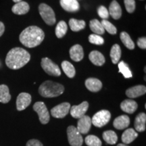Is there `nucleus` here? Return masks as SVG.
<instances>
[{
	"label": "nucleus",
	"instance_id": "e433bc0d",
	"mask_svg": "<svg viewBox=\"0 0 146 146\" xmlns=\"http://www.w3.org/2000/svg\"><path fill=\"white\" fill-rule=\"evenodd\" d=\"M98 13L100 17L102 18L103 20L108 19L110 15L108 10L107 8L104 6V5H101V6H100L99 8H98Z\"/></svg>",
	"mask_w": 146,
	"mask_h": 146
},
{
	"label": "nucleus",
	"instance_id": "0eeeda50",
	"mask_svg": "<svg viewBox=\"0 0 146 146\" xmlns=\"http://www.w3.org/2000/svg\"><path fill=\"white\" fill-rule=\"evenodd\" d=\"M41 65L45 72L49 75L59 76L61 74V71L59 68V66L54 62H53L50 58H43L41 60Z\"/></svg>",
	"mask_w": 146,
	"mask_h": 146
},
{
	"label": "nucleus",
	"instance_id": "1a4fd4ad",
	"mask_svg": "<svg viewBox=\"0 0 146 146\" xmlns=\"http://www.w3.org/2000/svg\"><path fill=\"white\" fill-rule=\"evenodd\" d=\"M70 109V104L68 102H64L53 108L51 110V114L53 117L56 118H64L68 114Z\"/></svg>",
	"mask_w": 146,
	"mask_h": 146
},
{
	"label": "nucleus",
	"instance_id": "5701e85b",
	"mask_svg": "<svg viewBox=\"0 0 146 146\" xmlns=\"http://www.w3.org/2000/svg\"><path fill=\"white\" fill-rule=\"evenodd\" d=\"M138 137V133L136 132L134 129H128L124 131L121 137L122 141L124 144H129L134 141Z\"/></svg>",
	"mask_w": 146,
	"mask_h": 146
},
{
	"label": "nucleus",
	"instance_id": "f3484780",
	"mask_svg": "<svg viewBox=\"0 0 146 146\" xmlns=\"http://www.w3.org/2000/svg\"><path fill=\"white\" fill-rule=\"evenodd\" d=\"M138 105L136 102L132 100H125L120 104V108L123 112L128 114H133L137 110Z\"/></svg>",
	"mask_w": 146,
	"mask_h": 146
},
{
	"label": "nucleus",
	"instance_id": "f8f14e48",
	"mask_svg": "<svg viewBox=\"0 0 146 146\" xmlns=\"http://www.w3.org/2000/svg\"><path fill=\"white\" fill-rule=\"evenodd\" d=\"M91 125V118L88 116L84 115L78 119L76 129L81 134H87L90 130Z\"/></svg>",
	"mask_w": 146,
	"mask_h": 146
},
{
	"label": "nucleus",
	"instance_id": "9b49d317",
	"mask_svg": "<svg viewBox=\"0 0 146 146\" xmlns=\"http://www.w3.org/2000/svg\"><path fill=\"white\" fill-rule=\"evenodd\" d=\"M89 108V103L87 102H82L81 104L78 106H73L70 108V114L73 118H81L85 114Z\"/></svg>",
	"mask_w": 146,
	"mask_h": 146
},
{
	"label": "nucleus",
	"instance_id": "423d86ee",
	"mask_svg": "<svg viewBox=\"0 0 146 146\" xmlns=\"http://www.w3.org/2000/svg\"><path fill=\"white\" fill-rule=\"evenodd\" d=\"M67 136L68 142L71 146H81L83 139L81 134L74 126H69L67 129Z\"/></svg>",
	"mask_w": 146,
	"mask_h": 146
},
{
	"label": "nucleus",
	"instance_id": "bb28decb",
	"mask_svg": "<svg viewBox=\"0 0 146 146\" xmlns=\"http://www.w3.org/2000/svg\"><path fill=\"white\" fill-rule=\"evenodd\" d=\"M121 57V49L119 45L115 44L112 46L110 50V58L113 64H116L118 63Z\"/></svg>",
	"mask_w": 146,
	"mask_h": 146
},
{
	"label": "nucleus",
	"instance_id": "a211bd4d",
	"mask_svg": "<svg viewBox=\"0 0 146 146\" xmlns=\"http://www.w3.org/2000/svg\"><path fill=\"white\" fill-rule=\"evenodd\" d=\"M85 86L91 92H98L102 87V83L96 78H89L85 81Z\"/></svg>",
	"mask_w": 146,
	"mask_h": 146
},
{
	"label": "nucleus",
	"instance_id": "ea45409f",
	"mask_svg": "<svg viewBox=\"0 0 146 146\" xmlns=\"http://www.w3.org/2000/svg\"><path fill=\"white\" fill-rule=\"evenodd\" d=\"M4 31H5L4 25H3L2 22H0V37L2 36L3 33H4Z\"/></svg>",
	"mask_w": 146,
	"mask_h": 146
},
{
	"label": "nucleus",
	"instance_id": "6e6552de",
	"mask_svg": "<svg viewBox=\"0 0 146 146\" xmlns=\"http://www.w3.org/2000/svg\"><path fill=\"white\" fill-rule=\"evenodd\" d=\"M33 110L37 113L40 122L43 125L47 124L50 119V113L43 102H37L33 106Z\"/></svg>",
	"mask_w": 146,
	"mask_h": 146
},
{
	"label": "nucleus",
	"instance_id": "2f4dec72",
	"mask_svg": "<svg viewBox=\"0 0 146 146\" xmlns=\"http://www.w3.org/2000/svg\"><path fill=\"white\" fill-rule=\"evenodd\" d=\"M118 68H119V72H121L126 78H131L133 76L132 72L130 69H129L128 65L124 61H121L118 63Z\"/></svg>",
	"mask_w": 146,
	"mask_h": 146
},
{
	"label": "nucleus",
	"instance_id": "79ce46f5",
	"mask_svg": "<svg viewBox=\"0 0 146 146\" xmlns=\"http://www.w3.org/2000/svg\"><path fill=\"white\" fill-rule=\"evenodd\" d=\"M12 1L15 3H18V2H20V1H22V0H12Z\"/></svg>",
	"mask_w": 146,
	"mask_h": 146
},
{
	"label": "nucleus",
	"instance_id": "4be33fe9",
	"mask_svg": "<svg viewBox=\"0 0 146 146\" xmlns=\"http://www.w3.org/2000/svg\"><path fill=\"white\" fill-rule=\"evenodd\" d=\"M145 123L146 114L143 112L139 113L136 116L135 120V129L138 132H143V131H145Z\"/></svg>",
	"mask_w": 146,
	"mask_h": 146
},
{
	"label": "nucleus",
	"instance_id": "ddd939ff",
	"mask_svg": "<svg viewBox=\"0 0 146 146\" xmlns=\"http://www.w3.org/2000/svg\"><path fill=\"white\" fill-rule=\"evenodd\" d=\"M146 93V87L144 85H136L126 91V95L129 98H136L143 96Z\"/></svg>",
	"mask_w": 146,
	"mask_h": 146
},
{
	"label": "nucleus",
	"instance_id": "4468645a",
	"mask_svg": "<svg viewBox=\"0 0 146 146\" xmlns=\"http://www.w3.org/2000/svg\"><path fill=\"white\" fill-rule=\"evenodd\" d=\"M60 5L64 10L69 12H75L79 10L77 0H60Z\"/></svg>",
	"mask_w": 146,
	"mask_h": 146
},
{
	"label": "nucleus",
	"instance_id": "393cba45",
	"mask_svg": "<svg viewBox=\"0 0 146 146\" xmlns=\"http://www.w3.org/2000/svg\"><path fill=\"white\" fill-rule=\"evenodd\" d=\"M104 140L107 143L110 144V145H114L118 141V137L116 133L113 131H106L103 133L102 135Z\"/></svg>",
	"mask_w": 146,
	"mask_h": 146
},
{
	"label": "nucleus",
	"instance_id": "4c0bfd02",
	"mask_svg": "<svg viewBox=\"0 0 146 146\" xmlns=\"http://www.w3.org/2000/svg\"><path fill=\"white\" fill-rule=\"evenodd\" d=\"M137 45L141 49L145 50L146 49V38L145 36L143 37L139 38L137 40Z\"/></svg>",
	"mask_w": 146,
	"mask_h": 146
},
{
	"label": "nucleus",
	"instance_id": "b1692460",
	"mask_svg": "<svg viewBox=\"0 0 146 146\" xmlns=\"http://www.w3.org/2000/svg\"><path fill=\"white\" fill-rule=\"evenodd\" d=\"M89 27L91 30L94 33V34L98 35H103L105 32L101 23L97 19L91 20L89 23Z\"/></svg>",
	"mask_w": 146,
	"mask_h": 146
},
{
	"label": "nucleus",
	"instance_id": "a19ab883",
	"mask_svg": "<svg viewBox=\"0 0 146 146\" xmlns=\"http://www.w3.org/2000/svg\"><path fill=\"white\" fill-rule=\"evenodd\" d=\"M117 146H128L127 145H126V144H123V143H119L118 144Z\"/></svg>",
	"mask_w": 146,
	"mask_h": 146
},
{
	"label": "nucleus",
	"instance_id": "72a5a7b5",
	"mask_svg": "<svg viewBox=\"0 0 146 146\" xmlns=\"http://www.w3.org/2000/svg\"><path fill=\"white\" fill-rule=\"evenodd\" d=\"M102 25L103 27L104 31H106L108 33H109L111 35H115L117 33V29L115 27L112 23H110L107 20H102Z\"/></svg>",
	"mask_w": 146,
	"mask_h": 146
},
{
	"label": "nucleus",
	"instance_id": "6ab92c4d",
	"mask_svg": "<svg viewBox=\"0 0 146 146\" xmlns=\"http://www.w3.org/2000/svg\"><path fill=\"white\" fill-rule=\"evenodd\" d=\"M29 10H30V7H29V3L26 1H23L16 3L12 8V12L17 15H23V14L28 13Z\"/></svg>",
	"mask_w": 146,
	"mask_h": 146
},
{
	"label": "nucleus",
	"instance_id": "cd10ccee",
	"mask_svg": "<svg viewBox=\"0 0 146 146\" xmlns=\"http://www.w3.org/2000/svg\"><path fill=\"white\" fill-rule=\"evenodd\" d=\"M62 68L64 73L68 77L73 78L75 76L76 71L74 68V66H73L70 62L68 61H64L62 63Z\"/></svg>",
	"mask_w": 146,
	"mask_h": 146
},
{
	"label": "nucleus",
	"instance_id": "7ed1b4c3",
	"mask_svg": "<svg viewBox=\"0 0 146 146\" xmlns=\"http://www.w3.org/2000/svg\"><path fill=\"white\" fill-rule=\"evenodd\" d=\"M64 91V87L61 84L46 81L40 85L39 93L44 98H55L62 95Z\"/></svg>",
	"mask_w": 146,
	"mask_h": 146
},
{
	"label": "nucleus",
	"instance_id": "f257e3e1",
	"mask_svg": "<svg viewBox=\"0 0 146 146\" xmlns=\"http://www.w3.org/2000/svg\"><path fill=\"white\" fill-rule=\"evenodd\" d=\"M30 60L31 55L27 50L21 47H15L7 54L5 64L9 68L18 70L26 65Z\"/></svg>",
	"mask_w": 146,
	"mask_h": 146
},
{
	"label": "nucleus",
	"instance_id": "58836bf2",
	"mask_svg": "<svg viewBox=\"0 0 146 146\" xmlns=\"http://www.w3.org/2000/svg\"><path fill=\"white\" fill-rule=\"evenodd\" d=\"M27 146H43L41 141L37 139L29 140L27 143Z\"/></svg>",
	"mask_w": 146,
	"mask_h": 146
},
{
	"label": "nucleus",
	"instance_id": "a878e982",
	"mask_svg": "<svg viewBox=\"0 0 146 146\" xmlns=\"http://www.w3.org/2000/svg\"><path fill=\"white\" fill-rule=\"evenodd\" d=\"M11 100L9 88L5 85H0V102L3 104L8 103Z\"/></svg>",
	"mask_w": 146,
	"mask_h": 146
},
{
	"label": "nucleus",
	"instance_id": "473e14b6",
	"mask_svg": "<svg viewBox=\"0 0 146 146\" xmlns=\"http://www.w3.org/2000/svg\"><path fill=\"white\" fill-rule=\"evenodd\" d=\"M85 142L87 146H102V141L97 136L88 135L85 139Z\"/></svg>",
	"mask_w": 146,
	"mask_h": 146
},
{
	"label": "nucleus",
	"instance_id": "c756f323",
	"mask_svg": "<svg viewBox=\"0 0 146 146\" xmlns=\"http://www.w3.org/2000/svg\"><path fill=\"white\" fill-rule=\"evenodd\" d=\"M120 38L124 45L129 50H133L135 48V44L133 40L131 39L129 35L126 32H122L120 35Z\"/></svg>",
	"mask_w": 146,
	"mask_h": 146
},
{
	"label": "nucleus",
	"instance_id": "39448f33",
	"mask_svg": "<svg viewBox=\"0 0 146 146\" xmlns=\"http://www.w3.org/2000/svg\"><path fill=\"white\" fill-rule=\"evenodd\" d=\"M111 114L108 110H102L94 114L91 119V123L96 127H102L110 121Z\"/></svg>",
	"mask_w": 146,
	"mask_h": 146
},
{
	"label": "nucleus",
	"instance_id": "c9c22d12",
	"mask_svg": "<svg viewBox=\"0 0 146 146\" xmlns=\"http://www.w3.org/2000/svg\"><path fill=\"white\" fill-rule=\"evenodd\" d=\"M126 10L129 13H133L135 10V0H124Z\"/></svg>",
	"mask_w": 146,
	"mask_h": 146
},
{
	"label": "nucleus",
	"instance_id": "c85d7f7f",
	"mask_svg": "<svg viewBox=\"0 0 146 146\" xmlns=\"http://www.w3.org/2000/svg\"><path fill=\"white\" fill-rule=\"evenodd\" d=\"M69 25L72 31L78 32L85 29L86 24L84 21H78L74 18H71L69 21Z\"/></svg>",
	"mask_w": 146,
	"mask_h": 146
},
{
	"label": "nucleus",
	"instance_id": "20e7f679",
	"mask_svg": "<svg viewBox=\"0 0 146 146\" xmlns=\"http://www.w3.org/2000/svg\"><path fill=\"white\" fill-rule=\"evenodd\" d=\"M39 12L41 18L47 25H53L56 23V16L53 9L45 3H41L39 6Z\"/></svg>",
	"mask_w": 146,
	"mask_h": 146
},
{
	"label": "nucleus",
	"instance_id": "9d476101",
	"mask_svg": "<svg viewBox=\"0 0 146 146\" xmlns=\"http://www.w3.org/2000/svg\"><path fill=\"white\" fill-rule=\"evenodd\" d=\"M31 103V96L27 93H21L16 100V108L18 111L24 110Z\"/></svg>",
	"mask_w": 146,
	"mask_h": 146
},
{
	"label": "nucleus",
	"instance_id": "f03ea898",
	"mask_svg": "<svg viewBox=\"0 0 146 146\" xmlns=\"http://www.w3.org/2000/svg\"><path fill=\"white\" fill-rule=\"evenodd\" d=\"M44 38V32L36 26L27 27L23 31L19 36L22 44L29 48L38 46L42 43Z\"/></svg>",
	"mask_w": 146,
	"mask_h": 146
},
{
	"label": "nucleus",
	"instance_id": "dca6fc26",
	"mask_svg": "<svg viewBox=\"0 0 146 146\" xmlns=\"http://www.w3.org/2000/svg\"><path fill=\"white\" fill-rule=\"evenodd\" d=\"M70 58L74 62H79L83 60L84 57L83 49L81 45H74L70 50Z\"/></svg>",
	"mask_w": 146,
	"mask_h": 146
},
{
	"label": "nucleus",
	"instance_id": "412c9836",
	"mask_svg": "<svg viewBox=\"0 0 146 146\" xmlns=\"http://www.w3.org/2000/svg\"><path fill=\"white\" fill-rule=\"evenodd\" d=\"M89 60L94 64V65L102 66L105 63V58L101 52L98 51H92L89 55Z\"/></svg>",
	"mask_w": 146,
	"mask_h": 146
},
{
	"label": "nucleus",
	"instance_id": "2eb2a0df",
	"mask_svg": "<svg viewBox=\"0 0 146 146\" xmlns=\"http://www.w3.org/2000/svg\"><path fill=\"white\" fill-rule=\"evenodd\" d=\"M130 125V118L127 115H121L118 116L113 122V125L114 128L118 130L125 129Z\"/></svg>",
	"mask_w": 146,
	"mask_h": 146
},
{
	"label": "nucleus",
	"instance_id": "f704fd0d",
	"mask_svg": "<svg viewBox=\"0 0 146 146\" xmlns=\"http://www.w3.org/2000/svg\"><path fill=\"white\" fill-rule=\"evenodd\" d=\"M89 41L94 45H103L104 43V39L100 35L96 34H92L89 36Z\"/></svg>",
	"mask_w": 146,
	"mask_h": 146
},
{
	"label": "nucleus",
	"instance_id": "7c9ffc66",
	"mask_svg": "<svg viewBox=\"0 0 146 146\" xmlns=\"http://www.w3.org/2000/svg\"><path fill=\"white\" fill-rule=\"evenodd\" d=\"M67 30H68V26L67 24L64 21H60L58 23L57 26L56 27V35L58 38H62L66 34Z\"/></svg>",
	"mask_w": 146,
	"mask_h": 146
},
{
	"label": "nucleus",
	"instance_id": "aec40b11",
	"mask_svg": "<svg viewBox=\"0 0 146 146\" xmlns=\"http://www.w3.org/2000/svg\"><path fill=\"white\" fill-rule=\"evenodd\" d=\"M109 14L115 20H118L122 16V9L116 0H113L109 6Z\"/></svg>",
	"mask_w": 146,
	"mask_h": 146
}]
</instances>
